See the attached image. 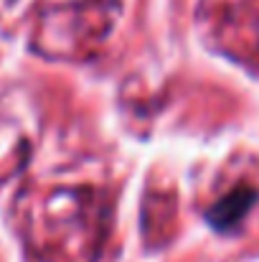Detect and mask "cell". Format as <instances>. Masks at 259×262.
Wrapping results in <instances>:
<instances>
[{
  "label": "cell",
  "instance_id": "cell-1",
  "mask_svg": "<svg viewBox=\"0 0 259 262\" xmlns=\"http://www.w3.org/2000/svg\"><path fill=\"white\" fill-rule=\"evenodd\" d=\"M254 204H257V191L252 186H237L234 191H229L226 196H221L206 211V219L219 232H234L242 224V219L252 211Z\"/></svg>",
  "mask_w": 259,
  "mask_h": 262
}]
</instances>
